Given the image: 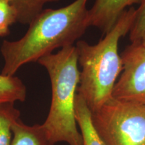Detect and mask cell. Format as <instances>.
Returning <instances> with one entry per match:
<instances>
[{"label":"cell","mask_w":145,"mask_h":145,"mask_svg":"<svg viewBox=\"0 0 145 145\" xmlns=\"http://www.w3.org/2000/svg\"><path fill=\"white\" fill-rule=\"evenodd\" d=\"M88 0H75L67 6L43 10L22 37L5 40L0 48L3 75H15L24 65L38 62L58 48L74 46L88 29Z\"/></svg>","instance_id":"obj_1"},{"label":"cell","mask_w":145,"mask_h":145,"mask_svg":"<svg viewBox=\"0 0 145 145\" xmlns=\"http://www.w3.org/2000/svg\"><path fill=\"white\" fill-rule=\"evenodd\" d=\"M136 10H126L112 30L97 44L86 41L76 43L78 64L80 65L79 94L91 113L98 110L112 97L117 79L123 69L121 56L118 53L120 40L130 32L135 20Z\"/></svg>","instance_id":"obj_2"},{"label":"cell","mask_w":145,"mask_h":145,"mask_svg":"<svg viewBox=\"0 0 145 145\" xmlns=\"http://www.w3.org/2000/svg\"><path fill=\"white\" fill-rule=\"evenodd\" d=\"M38 63L49 76L51 103L43 129L50 142L83 145L75 118V99L79 83L78 54L75 46L42 57Z\"/></svg>","instance_id":"obj_3"},{"label":"cell","mask_w":145,"mask_h":145,"mask_svg":"<svg viewBox=\"0 0 145 145\" xmlns=\"http://www.w3.org/2000/svg\"><path fill=\"white\" fill-rule=\"evenodd\" d=\"M96 132L106 145H145V106L112 97L91 113Z\"/></svg>","instance_id":"obj_4"},{"label":"cell","mask_w":145,"mask_h":145,"mask_svg":"<svg viewBox=\"0 0 145 145\" xmlns=\"http://www.w3.org/2000/svg\"><path fill=\"white\" fill-rule=\"evenodd\" d=\"M121 57L123 69L112 97L145 106V48L140 42L131 43Z\"/></svg>","instance_id":"obj_5"},{"label":"cell","mask_w":145,"mask_h":145,"mask_svg":"<svg viewBox=\"0 0 145 145\" xmlns=\"http://www.w3.org/2000/svg\"><path fill=\"white\" fill-rule=\"evenodd\" d=\"M141 0H95L88 11V27L93 26L106 34L112 30L128 7L140 3Z\"/></svg>","instance_id":"obj_6"},{"label":"cell","mask_w":145,"mask_h":145,"mask_svg":"<svg viewBox=\"0 0 145 145\" xmlns=\"http://www.w3.org/2000/svg\"><path fill=\"white\" fill-rule=\"evenodd\" d=\"M12 131L10 145H55L48 139L42 124L28 126L19 118L12 124Z\"/></svg>","instance_id":"obj_7"},{"label":"cell","mask_w":145,"mask_h":145,"mask_svg":"<svg viewBox=\"0 0 145 145\" xmlns=\"http://www.w3.org/2000/svg\"><path fill=\"white\" fill-rule=\"evenodd\" d=\"M75 118L82 136L83 145H106L94 128L91 113L83 97L77 93L75 99Z\"/></svg>","instance_id":"obj_8"},{"label":"cell","mask_w":145,"mask_h":145,"mask_svg":"<svg viewBox=\"0 0 145 145\" xmlns=\"http://www.w3.org/2000/svg\"><path fill=\"white\" fill-rule=\"evenodd\" d=\"M26 96V88L19 77L0 73V105L23 102Z\"/></svg>","instance_id":"obj_9"},{"label":"cell","mask_w":145,"mask_h":145,"mask_svg":"<svg viewBox=\"0 0 145 145\" xmlns=\"http://www.w3.org/2000/svg\"><path fill=\"white\" fill-rule=\"evenodd\" d=\"M59 0H9L16 13L17 22L29 24L44 10L48 3Z\"/></svg>","instance_id":"obj_10"},{"label":"cell","mask_w":145,"mask_h":145,"mask_svg":"<svg viewBox=\"0 0 145 145\" xmlns=\"http://www.w3.org/2000/svg\"><path fill=\"white\" fill-rule=\"evenodd\" d=\"M20 116V112L14 107V104L0 105V145H10L13 136L12 124Z\"/></svg>","instance_id":"obj_11"},{"label":"cell","mask_w":145,"mask_h":145,"mask_svg":"<svg viewBox=\"0 0 145 145\" xmlns=\"http://www.w3.org/2000/svg\"><path fill=\"white\" fill-rule=\"evenodd\" d=\"M129 32L131 43L140 42L145 37V0H141L136 10L135 20Z\"/></svg>","instance_id":"obj_12"},{"label":"cell","mask_w":145,"mask_h":145,"mask_svg":"<svg viewBox=\"0 0 145 145\" xmlns=\"http://www.w3.org/2000/svg\"><path fill=\"white\" fill-rule=\"evenodd\" d=\"M16 22V13L9 0H0V36L8 35L10 28Z\"/></svg>","instance_id":"obj_13"},{"label":"cell","mask_w":145,"mask_h":145,"mask_svg":"<svg viewBox=\"0 0 145 145\" xmlns=\"http://www.w3.org/2000/svg\"><path fill=\"white\" fill-rule=\"evenodd\" d=\"M140 43H141V44H142V46L145 48V37L142 40H141V42H140Z\"/></svg>","instance_id":"obj_14"}]
</instances>
